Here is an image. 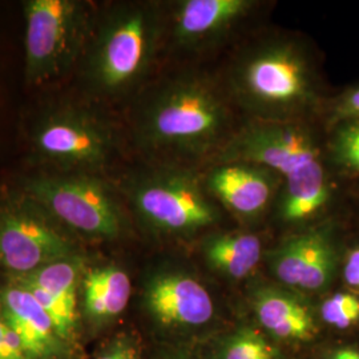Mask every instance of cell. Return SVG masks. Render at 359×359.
Segmentation results:
<instances>
[{
    "label": "cell",
    "instance_id": "cell-1",
    "mask_svg": "<svg viewBox=\"0 0 359 359\" xmlns=\"http://www.w3.org/2000/svg\"><path fill=\"white\" fill-rule=\"evenodd\" d=\"M136 148L157 164H208L236 133L225 86L198 71L165 77L142 92L132 112Z\"/></svg>",
    "mask_w": 359,
    "mask_h": 359
},
{
    "label": "cell",
    "instance_id": "cell-2",
    "mask_svg": "<svg viewBox=\"0 0 359 359\" xmlns=\"http://www.w3.org/2000/svg\"><path fill=\"white\" fill-rule=\"evenodd\" d=\"M313 123L250 120L236 130L209 165L249 161L270 168L283 180L276 201L278 218L286 225H310L334 209L338 197L325 135Z\"/></svg>",
    "mask_w": 359,
    "mask_h": 359
},
{
    "label": "cell",
    "instance_id": "cell-3",
    "mask_svg": "<svg viewBox=\"0 0 359 359\" xmlns=\"http://www.w3.org/2000/svg\"><path fill=\"white\" fill-rule=\"evenodd\" d=\"M224 86L231 103L257 121L314 120L327 100L317 57L304 40L283 34L243 47Z\"/></svg>",
    "mask_w": 359,
    "mask_h": 359
},
{
    "label": "cell",
    "instance_id": "cell-4",
    "mask_svg": "<svg viewBox=\"0 0 359 359\" xmlns=\"http://www.w3.org/2000/svg\"><path fill=\"white\" fill-rule=\"evenodd\" d=\"M165 38L167 11L158 3L111 6L96 18L77 67L83 92L95 102H116L140 90Z\"/></svg>",
    "mask_w": 359,
    "mask_h": 359
},
{
    "label": "cell",
    "instance_id": "cell-5",
    "mask_svg": "<svg viewBox=\"0 0 359 359\" xmlns=\"http://www.w3.org/2000/svg\"><path fill=\"white\" fill-rule=\"evenodd\" d=\"M29 157L52 173L100 175L117 149L111 123L93 107L56 102L43 107L28 129Z\"/></svg>",
    "mask_w": 359,
    "mask_h": 359
},
{
    "label": "cell",
    "instance_id": "cell-6",
    "mask_svg": "<svg viewBox=\"0 0 359 359\" xmlns=\"http://www.w3.org/2000/svg\"><path fill=\"white\" fill-rule=\"evenodd\" d=\"M123 193L142 226L161 236H193L221 218L204 179L182 165L154 164L135 172L123 184Z\"/></svg>",
    "mask_w": 359,
    "mask_h": 359
},
{
    "label": "cell",
    "instance_id": "cell-7",
    "mask_svg": "<svg viewBox=\"0 0 359 359\" xmlns=\"http://www.w3.org/2000/svg\"><path fill=\"white\" fill-rule=\"evenodd\" d=\"M25 79L38 87L77 68L97 15L83 0H27L23 4Z\"/></svg>",
    "mask_w": 359,
    "mask_h": 359
},
{
    "label": "cell",
    "instance_id": "cell-8",
    "mask_svg": "<svg viewBox=\"0 0 359 359\" xmlns=\"http://www.w3.org/2000/svg\"><path fill=\"white\" fill-rule=\"evenodd\" d=\"M22 193L80 236L115 240L127 228L124 206L97 175L41 172L26 179Z\"/></svg>",
    "mask_w": 359,
    "mask_h": 359
},
{
    "label": "cell",
    "instance_id": "cell-9",
    "mask_svg": "<svg viewBox=\"0 0 359 359\" xmlns=\"http://www.w3.org/2000/svg\"><path fill=\"white\" fill-rule=\"evenodd\" d=\"M62 226L26 194L0 205V269L26 276L56 259L75 256L77 246Z\"/></svg>",
    "mask_w": 359,
    "mask_h": 359
},
{
    "label": "cell",
    "instance_id": "cell-10",
    "mask_svg": "<svg viewBox=\"0 0 359 359\" xmlns=\"http://www.w3.org/2000/svg\"><path fill=\"white\" fill-rule=\"evenodd\" d=\"M273 276L294 292L317 293L329 289L339 269L335 225L323 221L295 233L268 256Z\"/></svg>",
    "mask_w": 359,
    "mask_h": 359
},
{
    "label": "cell",
    "instance_id": "cell-11",
    "mask_svg": "<svg viewBox=\"0 0 359 359\" xmlns=\"http://www.w3.org/2000/svg\"><path fill=\"white\" fill-rule=\"evenodd\" d=\"M256 0H179L167 13V38L180 51H208L252 16Z\"/></svg>",
    "mask_w": 359,
    "mask_h": 359
},
{
    "label": "cell",
    "instance_id": "cell-12",
    "mask_svg": "<svg viewBox=\"0 0 359 359\" xmlns=\"http://www.w3.org/2000/svg\"><path fill=\"white\" fill-rule=\"evenodd\" d=\"M203 179L218 205L246 222L259 219L276 205L283 187L274 170L249 161L212 164Z\"/></svg>",
    "mask_w": 359,
    "mask_h": 359
},
{
    "label": "cell",
    "instance_id": "cell-13",
    "mask_svg": "<svg viewBox=\"0 0 359 359\" xmlns=\"http://www.w3.org/2000/svg\"><path fill=\"white\" fill-rule=\"evenodd\" d=\"M144 304L152 318L168 327H200L215 316V302L208 289L182 270L154 274L145 285Z\"/></svg>",
    "mask_w": 359,
    "mask_h": 359
},
{
    "label": "cell",
    "instance_id": "cell-14",
    "mask_svg": "<svg viewBox=\"0 0 359 359\" xmlns=\"http://www.w3.org/2000/svg\"><path fill=\"white\" fill-rule=\"evenodd\" d=\"M0 313L13 329L31 359H69L71 346L57 333L51 318L35 297L11 283L0 290Z\"/></svg>",
    "mask_w": 359,
    "mask_h": 359
},
{
    "label": "cell",
    "instance_id": "cell-15",
    "mask_svg": "<svg viewBox=\"0 0 359 359\" xmlns=\"http://www.w3.org/2000/svg\"><path fill=\"white\" fill-rule=\"evenodd\" d=\"M252 306L257 320L273 337L289 342L310 341L317 334V322L308 302L294 290L262 286L253 292Z\"/></svg>",
    "mask_w": 359,
    "mask_h": 359
},
{
    "label": "cell",
    "instance_id": "cell-16",
    "mask_svg": "<svg viewBox=\"0 0 359 359\" xmlns=\"http://www.w3.org/2000/svg\"><path fill=\"white\" fill-rule=\"evenodd\" d=\"M130 294L128 273L114 264L86 269L79 290L84 316L93 325L117 318L127 308Z\"/></svg>",
    "mask_w": 359,
    "mask_h": 359
},
{
    "label": "cell",
    "instance_id": "cell-17",
    "mask_svg": "<svg viewBox=\"0 0 359 359\" xmlns=\"http://www.w3.org/2000/svg\"><path fill=\"white\" fill-rule=\"evenodd\" d=\"M201 252L210 269L231 280H243L259 264L262 244L250 233H217L206 237Z\"/></svg>",
    "mask_w": 359,
    "mask_h": 359
},
{
    "label": "cell",
    "instance_id": "cell-18",
    "mask_svg": "<svg viewBox=\"0 0 359 359\" xmlns=\"http://www.w3.org/2000/svg\"><path fill=\"white\" fill-rule=\"evenodd\" d=\"M86 269L84 258L80 255H75L56 259L26 276L11 277L10 281L29 283L50 294L79 301L80 283Z\"/></svg>",
    "mask_w": 359,
    "mask_h": 359
},
{
    "label": "cell",
    "instance_id": "cell-19",
    "mask_svg": "<svg viewBox=\"0 0 359 359\" xmlns=\"http://www.w3.org/2000/svg\"><path fill=\"white\" fill-rule=\"evenodd\" d=\"M326 152L334 172L359 177V120L342 121L325 130Z\"/></svg>",
    "mask_w": 359,
    "mask_h": 359
},
{
    "label": "cell",
    "instance_id": "cell-20",
    "mask_svg": "<svg viewBox=\"0 0 359 359\" xmlns=\"http://www.w3.org/2000/svg\"><path fill=\"white\" fill-rule=\"evenodd\" d=\"M219 359H280V353L262 334L243 329L231 335Z\"/></svg>",
    "mask_w": 359,
    "mask_h": 359
},
{
    "label": "cell",
    "instance_id": "cell-21",
    "mask_svg": "<svg viewBox=\"0 0 359 359\" xmlns=\"http://www.w3.org/2000/svg\"><path fill=\"white\" fill-rule=\"evenodd\" d=\"M321 318L325 323L347 329L359 322V295L353 292H337L321 305Z\"/></svg>",
    "mask_w": 359,
    "mask_h": 359
},
{
    "label": "cell",
    "instance_id": "cell-22",
    "mask_svg": "<svg viewBox=\"0 0 359 359\" xmlns=\"http://www.w3.org/2000/svg\"><path fill=\"white\" fill-rule=\"evenodd\" d=\"M322 116L325 130L342 121L359 120V84L347 87L332 99H327Z\"/></svg>",
    "mask_w": 359,
    "mask_h": 359
},
{
    "label": "cell",
    "instance_id": "cell-23",
    "mask_svg": "<svg viewBox=\"0 0 359 359\" xmlns=\"http://www.w3.org/2000/svg\"><path fill=\"white\" fill-rule=\"evenodd\" d=\"M0 359H31L18 334L4 322L0 313Z\"/></svg>",
    "mask_w": 359,
    "mask_h": 359
},
{
    "label": "cell",
    "instance_id": "cell-24",
    "mask_svg": "<svg viewBox=\"0 0 359 359\" xmlns=\"http://www.w3.org/2000/svg\"><path fill=\"white\" fill-rule=\"evenodd\" d=\"M96 359H140V348L127 335H120L104 347Z\"/></svg>",
    "mask_w": 359,
    "mask_h": 359
},
{
    "label": "cell",
    "instance_id": "cell-25",
    "mask_svg": "<svg viewBox=\"0 0 359 359\" xmlns=\"http://www.w3.org/2000/svg\"><path fill=\"white\" fill-rule=\"evenodd\" d=\"M342 277L348 287L359 290V245L347 250L342 262Z\"/></svg>",
    "mask_w": 359,
    "mask_h": 359
},
{
    "label": "cell",
    "instance_id": "cell-26",
    "mask_svg": "<svg viewBox=\"0 0 359 359\" xmlns=\"http://www.w3.org/2000/svg\"><path fill=\"white\" fill-rule=\"evenodd\" d=\"M332 359H359V350L354 348H339L337 351H334Z\"/></svg>",
    "mask_w": 359,
    "mask_h": 359
},
{
    "label": "cell",
    "instance_id": "cell-27",
    "mask_svg": "<svg viewBox=\"0 0 359 359\" xmlns=\"http://www.w3.org/2000/svg\"><path fill=\"white\" fill-rule=\"evenodd\" d=\"M163 359H182V358H176V357H167V358H163Z\"/></svg>",
    "mask_w": 359,
    "mask_h": 359
}]
</instances>
